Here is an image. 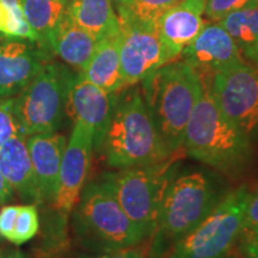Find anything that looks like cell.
I'll return each mask as SVG.
<instances>
[{
	"label": "cell",
	"instance_id": "obj_23",
	"mask_svg": "<svg viewBox=\"0 0 258 258\" xmlns=\"http://www.w3.org/2000/svg\"><path fill=\"white\" fill-rule=\"evenodd\" d=\"M178 2L179 0H129L124 6L116 10L118 21L121 22L158 25L163 15Z\"/></svg>",
	"mask_w": 258,
	"mask_h": 258
},
{
	"label": "cell",
	"instance_id": "obj_32",
	"mask_svg": "<svg viewBox=\"0 0 258 258\" xmlns=\"http://www.w3.org/2000/svg\"><path fill=\"white\" fill-rule=\"evenodd\" d=\"M12 196H14V189L6 182L2 171H0V205L10 201L12 199Z\"/></svg>",
	"mask_w": 258,
	"mask_h": 258
},
{
	"label": "cell",
	"instance_id": "obj_14",
	"mask_svg": "<svg viewBox=\"0 0 258 258\" xmlns=\"http://www.w3.org/2000/svg\"><path fill=\"white\" fill-rule=\"evenodd\" d=\"M35 42L9 37L0 43V98H12L48 62V51Z\"/></svg>",
	"mask_w": 258,
	"mask_h": 258
},
{
	"label": "cell",
	"instance_id": "obj_30",
	"mask_svg": "<svg viewBox=\"0 0 258 258\" xmlns=\"http://www.w3.org/2000/svg\"><path fill=\"white\" fill-rule=\"evenodd\" d=\"M148 246H145L143 243L135 245V246L124 247L109 252H103L93 258H147Z\"/></svg>",
	"mask_w": 258,
	"mask_h": 258
},
{
	"label": "cell",
	"instance_id": "obj_16",
	"mask_svg": "<svg viewBox=\"0 0 258 258\" xmlns=\"http://www.w3.org/2000/svg\"><path fill=\"white\" fill-rule=\"evenodd\" d=\"M40 202H53L57 188L61 160L66 148L63 135L41 133L27 138Z\"/></svg>",
	"mask_w": 258,
	"mask_h": 258
},
{
	"label": "cell",
	"instance_id": "obj_36",
	"mask_svg": "<svg viewBox=\"0 0 258 258\" xmlns=\"http://www.w3.org/2000/svg\"><path fill=\"white\" fill-rule=\"evenodd\" d=\"M225 258H240L239 256H238V254H233V253H231V254H228L227 257H225Z\"/></svg>",
	"mask_w": 258,
	"mask_h": 258
},
{
	"label": "cell",
	"instance_id": "obj_2",
	"mask_svg": "<svg viewBox=\"0 0 258 258\" xmlns=\"http://www.w3.org/2000/svg\"><path fill=\"white\" fill-rule=\"evenodd\" d=\"M98 151L109 166L118 170L158 163L173 154L156 127L140 88L117 96Z\"/></svg>",
	"mask_w": 258,
	"mask_h": 258
},
{
	"label": "cell",
	"instance_id": "obj_34",
	"mask_svg": "<svg viewBox=\"0 0 258 258\" xmlns=\"http://www.w3.org/2000/svg\"><path fill=\"white\" fill-rule=\"evenodd\" d=\"M0 258H29L19 250H4L0 252Z\"/></svg>",
	"mask_w": 258,
	"mask_h": 258
},
{
	"label": "cell",
	"instance_id": "obj_21",
	"mask_svg": "<svg viewBox=\"0 0 258 258\" xmlns=\"http://www.w3.org/2000/svg\"><path fill=\"white\" fill-rule=\"evenodd\" d=\"M24 17L38 37V46L49 53V40L67 12L69 0H19Z\"/></svg>",
	"mask_w": 258,
	"mask_h": 258
},
{
	"label": "cell",
	"instance_id": "obj_7",
	"mask_svg": "<svg viewBox=\"0 0 258 258\" xmlns=\"http://www.w3.org/2000/svg\"><path fill=\"white\" fill-rule=\"evenodd\" d=\"M74 73L55 62H46L30 83L12 97V108L25 137L54 133L66 112L67 93Z\"/></svg>",
	"mask_w": 258,
	"mask_h": 258
},
{
	"label": "cell",
	"instance_id": "obj_17",
	"mask_svg": "<svg viewBox=\"0 0 258 258\" xmlns=\"http://www.w3.org/2000/svg\"><path fill=\"white\" fill-rule=\"evenodd\" d=\"M27 138L16 134L0 147V171L14 191L27 201L40 203Z\"/></svg>",
	"mask_w": 258,
	"mask_h": 258
},
{
	"label": "cell",
	"instance_id": "obj_8",
	"mask_svg": "<svg viewBox=\"0 0 258 258\" xmlns=\"http://www.w3.org/2000/svg\"><path fill=\"white\" fill-rule=\"evenodd\" d=\"M247 185L226 192L198 227L177 243L166 258H225L234 250L243 231Z\"/></svg>",
	"mask_w": 258,
	"mask_h": 258
},
{
	"label": "cell",
	"instance_id": "obj_13",
	"mask_svg": "<svg viewBox=\"0 0 258 258\" xmlns=\"http://www.w3.org/2000/svg\"><path fill=\"white\" fill-rule=\"evenodd\" d=\"M180 56L201 79H212L215 73L245 61L240 48L219 23H206Z\"/></svg>",
	"mask_w": 258,
	"mask_h": 258
},
{
	"label": "cell",
	"instance_id": "obj_35",
	"mask_svg": "<svg viewBox=\"0 0 258 258\" xmlns=\"http://www.w3.org/2000/svg\"><path fill=\"white\" fill-rule=\"evenodd\" d=\"M112 4H114L115 9H120L122 8V6H124L127 3L129 2V0H111Z\"/></svg>",
	"mask_w": 258,
	"mask_h": 258
},
{
	"label": "cell",
	"instance_id": "obj_19",
	"mask_svg": "<svg viewBox=\"0 0 258 258\" xmlns=\"http://www.w3.org/2000/svg\"><path fill=\"white\" fill-rule=\"evenodd\" d=\"M98 40L64 16L49 40V50L64 63L83 72L93 55Z\"/></svg>",
	"mask_w": 258,
	"mask_h": 258
},
{
	"label": "cell",
	"instance_id": "obj_33",
	"mask_svg": "<svg viewBox=\"0 0 258 258\" xmlns=\"http://www.w3.org/2000/svg\"><path fill=\"white\" fill-rule=\"evenodd\" d=\"M243 56L245 59L249 60L250 62L258 64V40L254 42L252 46L243 50Z\"/></svg>",
	"mask_w": 258,
	"mask_h": 258
},
{
	"label": "cell",
	"instance_id": "obj_5",
	"mask_svg": "<svg viewBox=\"0 0 258 258\" xmlns=\"http://www.w3.org/2000/svg\"><path fill=\"white\" fill-rule=\"evenodd\" d=\"M74 227L84 246L99 253L147 240L122 209L104 178L84 186L74 213Z\"/></svg>",
	"mask_w": 258,
	"mask_h": 258
},
{
	"label": "cell",
	"instance_id": "obj_1",
	"mask_svg": "<svg viewBox=\"0 0 258 258\" xmlns=\"http://www.w3.org/2000/svg\"><path fill=\"white\" fill-rule=\"evenodd\" d=\"M202 80L200 96L186 124L183 151L226 175H237L252 159V144L220 110L211 91V80Z\"/></svg>",
	"mask_w": 258,
	"mask_h": 258
},
{
	"label": "cell",
	"instance_id": "obj_26",
	"mask_svg": "<svg viewBox=\"0 0 258 258\" xmlns=\"http://www.w3.org/2000/svg\"><path fill=\"white\" fill-rule=\"evenodd\" d=\"M16 134H23L16 118L12 98H0V147Z\"/></svg>",
	"mask_w": 258,
	"mask_h": 258
},
{
	"label": "cell",
	"instance_id": "obj_15",
	"mask_svg": "<svg viewBox=\"0 0 258 258\" xmlns=\"http://www.w3.org/2000/svg\"><path fill=\"white\" fill-rule=\"evenodd\" d=\"M207 0H179L158 22L160 40L170 60L178 59L182 51L200 34Z\"/></svg>",
	"mask_w": 258,
	"mask_h": 258
},
{
	"label": "cell",
	"instance_id": "obj_27",
	"mask_svg": "<svg viewBox=\"0 0 258 258\" xmlns=\"http://www.w3.org/2000/svg\"><path fill=\"white\" fill-rule=\"evenodd\" d=\"M252 0H207L205 15L209 21L219 22L231 12L246 6Z\"/></svg>",
	"mask_w": 258,
	"mask_h": 258
},
{
	"label": "cell",
	"instance_id": "obj_3",
	"mask_svg": "<svg viewBox=\"0 0 258 258\" xmlns=\"http://www.w3.org/2000/svg\"><path fill=\"white\" fill-rule=\"evenodd\" d=\"M212 177L205 171L177 175L167 188L147 258H166L177 243L195 230L222 199Z\"/></svg>",
	"mask_w": 258,
	"mask_h": 258
},
{
	"label": "cell",
	"instance_id": "obj_6",
	"mask_svg": "<svg viewBox=\"0 0 258 258\" xmlns=\"http://www.w3.org/2000/svg\"><path fill=\"white\" fill-rule=\"evenodd\" d=\"M171 154L165 160L146 165L120 169L103 176L128 218L146 239L156 230L164 196L179 170V156Z\"/></svg>",
	"mask_w": 258,
	"mask_h": 258
},
{
	"label": "cell",
	"instance_id": "obj_37",
	"mask_svg": "<svg viewBox=\"0 0 258 258\" xmlns=\"http://www.w3.org/2000/svg\"><path fill=\"white\" fill-rule=\"evenodd\" d=\"M84 258H93V257H84Z\"/></svg>",
	"mask_w": 258,
	"mask_h": 258
},
{
	"label": "cell",
	"instance_id": "obj_31",
	"mask_svg": "<svg viewBox=\"0 0 258 258\" xmlns=\"http://www.w3.org/2000/svg\"><path fill=\"white\" fill-rule=\"evenodd\" d=\"M19 206H4L0 209V237L9 240L18 213Z\"/></svg>",
	"mask_w": 258,
	"mask_h": 258
},
{
	"label": "cell",
	"instance_id": "obj_11",
	"mask_svg": "<svg viewBox=\"0 0 258 258\" xmlns=\"http://www.w3.org/2000/svg\"><path fill=\"white\" fill-rule=\"evenodd\" d=\"M93 135L91 129L74 123L72 134L64 148L53 203L57 211L71 213L79 201L91 166Z\"/></svg>",
	"mask_w": 258,
	"mask_h": 258
},
{
	"label": "cell",
	"instance_id": "obj_10",
	"mask_svg": "<svg viewBox=\"0 0 258 258\" xmlns=\"http://www.w3.org/2000/svg\"><path fill=\"white\" fill-rule=\"evenodd\" d=\"M118 22L122 76L125 88H131L171 60L160 40L158 25Z\"/></svg>",
	"mask_w": 258,
	"mask_h": 258
},
{
	"label": "cell",
	"instance_id": "obj_12",
	"mask_svg": "<svg viewBox=\"0 0 258 258\" xmlns=\"http://www.w3.org/2000/svg\"><path fill=\"white\" fill-rule=\"evenodd\" d=\"M117 93H109L89 82L82 73L74 74L67 93L66 112L74 123L91 129L93 148L98 151L110 123Z\"/></svg>",
	"mask_w": 258,
	"mask_h": 258
},
{
	"label": "cell",
	"instance_id": "obj_4",
	"mask_svg": "<svg viewBox=\"0 0 258 258\" xmlns=\"http://www.w3.org/2000/svg\"><path fill=\"white\" fill-rule=\"evenodd\" d=\"M202 89L199 74L183 60L164 64L141 82L148 110L171 153L183 151L186 124Z\"/></svg>",
	"mask_w": 258,
	"mask_h": 258
},
{
	"label": "cell",
	"instance_id": "obj_22",
	"mask_svg": "<svg viewBox=\"0 0 258 258\" xmlns=\"http://www.w3.org/2000/svg\"><path fill=\"white\" fill-rule=\"evenodd\" d=\"M217 23L228 32L243 53L258 40V3L252 0L245 8L231 12Z\"/></svg>",
	"mask_w": 258,
	"mask_h": 258
},
{
	"label": "cell",
	"instance_id": "obj_29",
	"mask_svg": "<svg viewBox=\"0 0 258 258\" xmlns=\"http://www.w3.org/2000/svg\"><path fill=\"white\" fill-rule=\"evenodd\" d=\"M258 227V186L249 194L246 208H245L243 230Z\"/></svg>",
	"mask_w": 258,
	"mask_h": 258
},
{
	"label": "cell",
	"instance_id": "obj_9",
	"mask_svg": "<svg viewBox=\"0 0 258 258\" xmlns=\"http://www.w3.org/2000/svg\"><path fill=\"white\" fill-rule=\"evenodd\" d=\"M211 91L220 110L251 140L258 135V64L243 62L215 73Z\"/></svg>",
	"mask_w": 258,
	"mask_h": 258
},
{
	"label": "cell",
	"instance_id": "obj_25",
	"mask_svg": "<svg viewBox=\"0 0 258 258\" xmlns=\"http://www.w3.org/2000/svg\"><path fill=\"white\" fill-rule=\"evenodd\" d=\"M40 228L38 212L35 205L19 206L9 241L15 245L25 244L36 235Z\"/></svg>",
	"mask_w": 258,
	"mask_h": 258
},
{
	"label": "cell",
	"instance_id": "obj_28",
	"mask_svg": "<svg viewBox=\"0 0 258 258\" xmlns=\"http://www.w3.org/2000/svg\"><path fill=\"white\" fill-rule=\"evenodd\" d=\"M234 250L240 258H258V227L241 231Z\"/></svg>",
	"mask_w": 258,
	"mask_h": 258
},
{
	"label": "cell",
	"instance_id": "obj_18",
	"mask_svg": "<svg viewBox=\"0 0 258 258\" xmlns=\"http://www.w3.org/2000/svg\"><path fill=\"white\" fill-rule=\"evenodd\" d=\"M79 73L109 93L125 89L120 59V31L98 41L88 66Z\"/></svg>",
	"mask_w": 258,
	"mask_h": 258
},
{
	"label": "cell",
	"instance_id": "obj_38",
	"mask_svg": "<svg viewBox=\"0 0 258 258\" xmlns=\"http://www.w3.org/2000/svg\"><path fill=\"white\" fill-rule=\"evenodd\" d=\"M253 2H256V3H258V0H253Z\"/></svg>",
	"mask_w": 258,
	"mask_h": 258
},
{
	"label": "cell",
	"instance_id": "obj_24",
	"mask_svg": "<svg viewBox=\"0 0 258 258\" xmlns=\"http://www.w3.org/2000/svg\"><path fill=\"white\" fill-rule=\"evenodd\" d=\"M0 32L38 44V37L24 17L19 0H0Z\"/></svg>",
	"mask_w": 258,
	"mask_h": 258
},
{
	"label": "cell",
	"instance_id": "obj_20",
	"mask_svg": "<svg viewBox=\"0 0 258 258\" xmlns=\"http://www.w3.org/2000/svg\"><path fill=\"white\" fill-rule=\"evenodd\" d=\"M66 15L97 40L120 31V22L111 0H69Z\"/></svg>",
	"mask_w": 258,
	"mask_h": 258
}]
</instances>
